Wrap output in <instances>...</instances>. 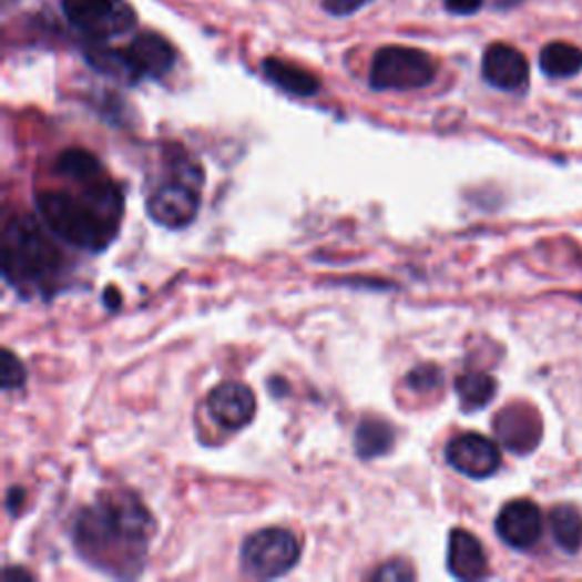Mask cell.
Instances as JSON below:
<instances>
[{"label":"cell","instance_id":"obj_6","mask_svg":"<svg viewBox=\"0 0 582 582\" xmlns=\"http://www.w3.org/2000/svg\"><path fill=\"white\" fill-rule=\"evenodd\" d=\"M300 544L285 528H264L251 534L242 549V566L253 578H278L294 569Z\"/></svg>","mask_w":582,"mask_h":582},{"label":"cell","instance_id":"obj_10","mask_svg":"<svg viewBox=\"0 0 582 582\" xmlns=\"http://www.w3.org/2000/svg\"><path fill=\"white\" fill-rule=\"evenodd\" d=\"M494 430L506 449L525 456L534 451L542 439V419L525 402H514L497 415Z\"/></svg>","mask_w":582,"mask_h":582},{"label":"cell","instance_id":"obj_25","mask_svg":"<svg viewBox=\"0 0 582 582\" xmlns=\"http://www.w3.org/2000/svg\"><path fill=\"white\" fill-rule=\"evenodd\" d=\"M443 6L453 14H473L482 8V0H443Z\"/></svg>","mask_w":582,"mask_h":582},{"label":"cell","instance_id":"obj_5","mask_svg":"<svg viewBox=\"0 0 582 582\" xmlns=\"http://www.w3.org/2000/svg\"><path fill=\"white\" fill-rule=\"evenodd\" d=\"M201 173L196 166L185 164L169 183H162L146 203L149 216L157 226L177 231L196 218L201 207Z\"/></svg>","mask_w":582,"mask_h":582},{"label":"cell","instance_id":"obj_2","mask_svg":"<svg viewBox=\"0 0 582 582\" xmlns=\"http://www.w3.org/2000/svg\"><path fill=\"white\" fill-rule=\"evenodd\" d=\"M155 521L134 494L101 497L73 525L78 553L112 575H134L146 562Z\"/></svg>","mask_w":582,"mask_h":582},{"label":"cell","instance_id":"obj_20","mask_svg":"<svg viewBox=\"0 0 582 582\" xmlns=\"http://www.w3.org/2000/svg\"><path fill=\"white\" fill-rule=\"evenodd\" d=\"M456 391H458L462 408L467 412H476V410H482L487 402L494 398L497 380L482 371H467L458 376Z\"/></svg>","mask_w":582,"mask_h":582},{"label":"cell","instance_id":"obj_3","mask_svg":"<svg viewBox=\"0 0 582 582\" xmlns=\"http://www.w3.org/2000/svg\"><path fill=\"white\" fill-rule=\"evenodd\" d=\"M43 226L32 216H21L3 233V274L17 287L51 289L62 274V251Z\"/></svg>","mask_w":582,"mask_h":582},{"label":"cell","instance_id":"obj_24","mask_svg":"<svg viewBox=\"0 0 582 582\" xmlns=\"http://www.w3.org/2000/svg\"><path fill=\"white\" fill-rule=\"evenodd\" d=\"M408 385L415 389H426L439 385V371L432 367H421L408 376Z\"/></svg>","mask_w":582,"mask_h":582},{"label":"cell","instance_id":"obj_11","mask_svg":"<svg viewBox=\"0 0 582 582\" xmlns=\"http://www.w3.org/2000/svg\"><path fill=\"white\" fill-rule=\"evenodd\" d=\"M207 410L223 430L246 428L257 410L255 394L242 382H223L212 389L207 398Z\"/></svg>","mask_w":582,"mask_h":582},{"label":"cell","instance_id":"obj_4","mask_svg":"<svg viewBox=\"0 0 582 582\" xmlns=\"http://www.w3.org/2000/svg\"><path fill=\"white\" fill-rule=\"evenodd\" d=\"M437 75L435 60L410 47H385L376 53L369 82L378 92H412L428 86Z\"/></svg>","mask_w":582,"mask_h":582},{"label":"cell","instance_id":"obj_8","mask_svg":"<svg viewBox=\"0 0 582 582\" xmlns=\"http://www.w3.org/2000/svg\"><path fill=\"white\" fill-rule=\"evenodd\" d=\"M446 460L456 471L469 478H489L501 467V451L491 439L478 432H467L449 443Z\"/></svg>","mask_w":582,"mask_h":582},{"label":"cell","instance_id":"obj_18","mask_svg":"<svg viewBox=\"0 0 582 582\" xmlns=\"http://www.w3.org/2000/svg\"><path fill=\"white\" fill-rule=\"evenodd\" d=\"M84 55H86V62L92 64L96 71H101L103 75H110V78H116V80L130 82V84L140 80V75L130 64V58L125 51L103 47V43H92V49H86Z\"/></svg>","mask_w":582,"mask_h":582},{"label":"cell","instance_id":"obj_22","mask_svg":"<svg viewBox=\"0 0 582 582\" xmlns=\"http://www.w3.org/2000/svg\"><path fill=\"white\" fill-rule=\"evenodd\" d=\"M369 3L371 0H324V10L330 12L333 17H348Z\"/></svg>","mask_w":582,"mask_h":582},{"label":"cell","instance_id":"obj_17","mask_svg":"<svg viewBox=\"0 0 582 582\" xmlns=\"http://www.w3.org/2000/svg\"><path fill=\"white\" fill-rule=\"evenodd\" d=\"M551 530L558 547L566 553H578L582 547V514L573 506H555L551 510Z\"/></svg>","mask_w":582,"mask_h":582},{"label":"cell","instance_id":"obj_26","mask_svg":"<svg viewBox=\"0 0 582 582\" xmlns=\"http://www.w3.org/2000/svg\"><path fill=\"white\" fill-rule=\"evenodd\" d=\"M23 489H12L10 491V497H8V508H10V512H17L19 510V506H17V501L19 503H23Z\"/></svg>","mask_w":582,"mask_h":582},{"label":"cell","instance_id":"obj_1","mask_svg":"<svg viewBox=\"0 0 582 582\" xmlns=\"http://www.w3.org/2000/svg\"><path fill=\"white\" fill-rule=\"evenodd\" d=\"M55 171L73 190H43L37 210L47 228L84 251H103L116 237L123 216V194L103 173L101 162L73 149L60 155Z\"/></svg>","mask_w":582,"mask_h":582},{"label":"cell","instance_id":"obj_15","mask_svg":"<svg viewBox=\"0 0 582 582\" xmlns=\"http://www.w3.org/2000/svg\"><path fill=\"white\" fill-rule=\"evenodd\" d=\"M262 69L268 80L294 96H315L321 89V80L315 73H309L296 64H289L285 60L266 58Z\"/></svg>","mask_w":582,"mask_h":582},{"label":"cell","instance_id":"obj_16","mask_svg":"<svg viewBox=\"0 0 582 582\" xmlns=\"http://www.w3.org/2000/svg\"><path fill=\"white\" fill-rule=\"evenodd\" d=\"M394 428L387 421L365 419L355 432V451L365 460L385 456L394 446Z\"/></svg>","mask_w":582,"mask_h":582},{"label":"cell","instance_id":"obj_13","mask_svg":"<svg viewBox=\"0 0 582 582\" xmlns=\"http://www.w3.org/2000/svg\"><path fill=\"white\" fill-rule=\"evenodd\" d=\"M125 53L140 78H164L175 64L173 47L155 32H142L134 37Z\"/></svg>","mask_w":582,"mask_h":582},{"label":"cell","instance_id":"obj_23","mask_svg":"<svg viewBox=\"0 0 582 582\" xmlns=\"http://www.w3.org/2000/svg\"><path fill=\"white\" fill-rule=\"evenodd\" d=\"M371 578L374 580H412L415 571L402 562H389V564H382Z\"/></svg>","mask_w":582,"mask_h":582},{"label":"cell","instance_id":"obj_19","mask_svg":"<svg viewBox=\"0 0 582 582\" xmlns=\"http://www.w3.org/2000/svg\"><path fill=\"white\" fill-rule=\"evenodd\" d=\"M540 67L551 78H571L582 71V51L573 43L553 41L544 47L540 55Z\"/></svg>","mask_w":582,"mask_h":582},{"label":"cell","instance_id":"obj_9","mask_svg":"<svg viewBox=\"0 0 582 582\" xmlns=\"http://www.w3.org/2000/svg\"><path fill=\"white\" fill-rule=\"evenodd\" d=\"M497 532L508 547L528 551L542 540V532H544L542 510L525 499L512 501L499 512Z\"/></svg>","mask_w":582,"mask_h":582},{"label":"cell","instance_id":"obj_21","mask_svg":"<svg viewBox=\"0 0 582 582\" xmlns=\"http://www.w3.org/2000/svg\"><path fill=\"white\" fill-rule=\"evenodd\" d=\"M0 378H3L6 391L19 389L25 385V369L12 350H3V374H0Z\"/></svg>","mask_w":582,"mask_h":582},{"label":"cell","instance_id":"obj_12","mask_svg":"<svg viewBox=\"0 0 582 582\" xmlns=\"http://www.w3.org/2000/svg\"><path fill=\"white\" fill-rule=\"evenodd\" d=\"M482 75L491 86L519 92L528 84L530 67L525 55L510 43H491L482 55Z\"/></svg>","mask_w":582,"mask_h":582},{"label":"cell","instance_id":"obj_14","mask_svg":"<svg viewBox=\"0 0 582 582\" xmlns=\"http://www.w3.org/2000/svg\"><path fill=\"white\" fill-rule=\"evenodd\" d=\"M449 571L460 580L487 575V555L478 537L467 530H453L449 537Z\"/></svg>","mask_w":582,"mask_h":582},{"label":"cell","instance_id":"obj_7","mask_svg":"<svg viewBox=\"0 0 582 582\" xmlns=\"http://www.w3.org/2000/svg\"><path fill=\"white\" fill-rule=\"evenodd\" d=\"M67 19L92 39L125 34L137 23L127 0H62Z\"/></svg>","mask_w":582,"mask_h":582}]
</instances>
